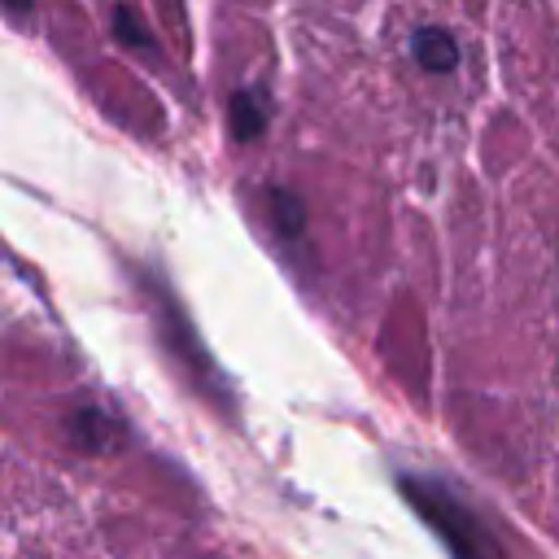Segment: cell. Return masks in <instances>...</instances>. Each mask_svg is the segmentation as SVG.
I'll use <instances>...</instances> for the list:
<instances>
[{
  "label": "cell",
  "mask_w": 559,
  "mask_h": 559,
  "mask_svg": "<svg viewBox=\"0 0 559 559\" xmlns=\"http://www.w3.org/2000/svg\"><path fill=\"white\" fill-rule=\"evenodd\" d=\"M402 498L415 507V515L454 550V555H493L498 542L489 537V528L476 520V511L459 498V489H450L445 480L432 476H402Z\"/></svg>",
  "instance_id": "6da1fadb"
},
{
  "label": "cell",
  "mask_w": 559,
  "mask_h": 559,
  "mask_svg": "<svg viewBox=\"0 0 559 559\" xmlns=\"http://www.w3.org/2000/svg\"><path fill=\"white\" fill-rule=\"evenodd\" d=\"M4 4H9V9H22V13L31 9V0H4Z\"/></svg>",
  "instance_id": "52a82bcc"
},
{
  "label": "cell",
  "mask_w": 559,
  "mask_h": 559,
  "mask_svg": "<svg viewBox=\"0 0 559 559\" xmlns=\"http://www.w3.org/2000/svg\"><path fill=\"white\" fill-rule=\"evenodd\" d=\"M114 31H118V39L122 44H131V48H148L153 39H148V31H144V22L122 4V9H114Z\"/></svg>",
  "instance_id": "8992f818"
},
{
  "label": "cell",
  "mask_w": 559,
  "mask_h": 559,
  "mask_svg": "<svg viewBox=\"0 0 559 559\" xmlns=\"http://www.w3.org/2000/svg\"><path fill=\"white\" fill-rule=\"evenodd\" d=\"M271 122V96L262 87H240L231 92V105H227V127L240 144H253Z\"/></svg>",
  "instance_id": "7a4b0ae2"
},
{
  "label": "cell",
  "mask_w": 559,
  "mask_h": 559,
  "mask_svg": "<svg viewBox=\"0 0 559 559\" xmlns=\"http://www.w3.org/2000/svg\"><path fill=\"white\" fill-rule=\"evenodd\" d=\"M411 57H415L428 74H450V70L459 66V39H454V31H445V26H419V31L411 35Z\"/></svg>",
  "instance_id": "3957f363"
},
{
  "label": "cell",
  "mask_w": 559,
  "mask_h": 559,
  "mask_svg": "<svg viewBox=\"0 0 559 559\" xmlns=\"http://www.w3.org/2000/svg\"><path fill=\"white\" fill-rule=\"evenodd\" d=\"M266 205H271V223L280 227V236L284 240H301V231H306V205H301V197L288 192V188H266Z\"/></svg>",
  "instance_id": "277c9868"
},
{
  "label": "cell",
  "mask_w": 559,
  "mask_h": 559,
  "mask_svg": "<svg viewBox=\"0 0 559 559\" xmlns=\"http://www.w3.org/2000/svg\"><path fill=\"white\" fill-rule=\"evenodd\" d=\"M70 428H74L83 450H105L109 445V415H100V411H79L70 419Z\"/></svg>",
  "instance_id": "5b68a950"
}]
</instances>
